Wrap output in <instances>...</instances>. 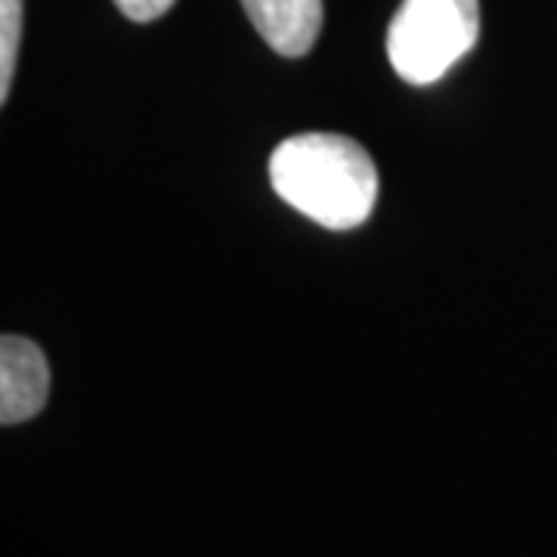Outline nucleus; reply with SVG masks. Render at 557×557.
Masks as SVG:
<instances>
[{
    "instance_id": "obj_3",
    "label": "nucleus",
    "mask_w": 557,
    "mask_h": 557,
    "mask_svg": "<svg viewBox=\"0 0 557 557\" xmlns=\"http://www.w3.org/2000/svg\"><path fill=\"white\" fill-rule=\"evenodd\" d=\"M50 394V366L38 344L16 335L0 341V421L22 424L44 409Z\"/></svg>"
},
{
    "instance_id": "obj_6",
    "label": "nucleus",
    "mask_w": 557,
    "mask_h": 557,
    "mask_svg": "<svg viewBox=\"0 0 557 557\" xmlns=\"http://www.w3.org/2000/svg\"><path fill=\"white\" fill-rule=\"evenodd\" d=\"M174 3H177V0H115V7H119L121 13L134 22L159 20V16H164Z\"/></svg>"
},
{
    "instance_id": "obj_2",
    "label": "nucleus",
    "mask_w": 557,
    "mask_h": 557,
    "mask_svg": "<svg viewBox=\"0 0 557 557\" xmlns=\"http://www.w3.org/2000/svg\"><path fill=\"white\" fill-rule=\"evenodd\" d=\"M480 38V0H403L387 32V57L399 78L434 84Z\"/></svg>"
},
{
    "instance_id": "obj_1",
    "label": "nucleus",
    "mask_w": 557,
    "mask_h": 557,
    "mask_svg": "<svg viewBox=\"0 0 557 557\" xmlns=\"http://www.w3.org/2000/svg\"><path fill=\"white\" fill-rule=\"evenodd\" d=\"M270 183L285 205L325 230L366 223L379 199V171L357 139L298 134L270 156Z\"/></svg>"
},
{
    "instance_id": "obj_4",
    "label": "nucleus",
    "mask_w": 557,
    "mask_h": 557,
    "mask_svg": "<svg viewBox=\"0 0 557 557\" xmlns=\"http://www.w3.org/2000/svg\"><path fill=\"white\" fill-rule=\"evenodd\" d=\"M242 7L278 57L310 53L322 32V0H242Z\"/></svg>"
},
{
    "instance_id": "obj_5",
    "label": "nucleus",
    "mask_w": 557,
    "mask_h": 557,
    "mask_svg": "<svg viewBox=\"0 0 557 557\" xmlns=\"http://www.w3.org/2000/svg\"><path fill=\"white\" fill-rule=\"evenodd\" d=\"M22 40V0H0V102L10 97Z\"/></svg>"
}]
</instances>
